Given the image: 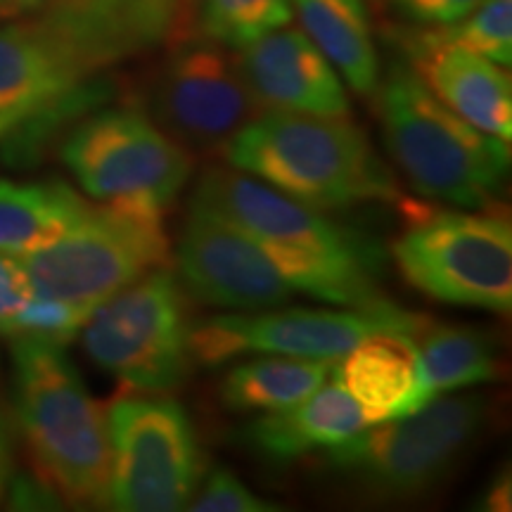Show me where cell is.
I'll list each match as a JSON object with an SVG mask.
<instances>
[{"label": "cell", "instance_id": "7a4b0ae2", "mask_svg": "<svg viewBox=\"0 0 512 512\" xmlns=\"http://www.w3.org/2000/svg\"><path fill=\"white\" fill-rule=\"evenodd\" d=\"M12 406L41 482L62 501L100 508L110 498L107 415L60 344L12 337Z\"/></svg>", "mask_w": 512, "mask_h": 512}, {"label": "cell", "instance_id": "30bf717a", "mask_svg": "<svg viewBox=\"0 0 512 512\" xmlns=\"http://www.w3.org/2000/svg\"><path fill=\"white\" fill-rule=\"evenodd\" d=\"M38 297L95 306L157 268H169L171 242L162 216L91 204L53 245L19 256Z\"/></svg>", "mask_w": 512, "mask_h": 512}, {"label": "cell", "instance_id": "5bb4252c", "mask_svg": "<svg viewBox=\"0 0 512 512\" xmlns=\"http://www.w3.org/2000/svg\"><path fill=\"white\" fill-rule=\"evenodd\" d=\"M178 271L190 297L226 311L275 309L290 302L294 290L247 233L192 202L178 245Z\"/></svg>", "mask_w": 512, "mask_h": 512}, {"label": "cell", "instance_id": "8992f818", "mask_svg": "<svg viewBox=\"0 0 512 512\" xmlns=\"http://www.w3.org/2000/svg\"><path fill=\"white\" fill-rule=\"evenodd\" d=\"M482 394L437 396L406 418L325 448V463L373 501H415L451 477L489 422Z\"/></svg>", "mask_w": 512, "mask_h": 512}, {"label": "cell", "instance_id": "9a60e30c", "mask_svg": "<svg viewBox=\"0 0 512 512\" xmlns=\"http://www.w3.org/2000/svg\"><path fill=\"white\" fill-rule=\"evenodd\" d=\"M238 55L261 110L349 117L342 81L304 31L280 27L240 48Z\"/></svg>", "mask_w": 512, "mask_h": 512}, {"label": "cell", "instance_id": "9c48e42d", "mask_svg": "<svg viewBox=\"0 0 512 512\" xmlns=\"http://www.w3.org/2000/svg\"><path fill=\"white\" fill-rule=\"evenodd\" d=\"M392 245L403 278L441 304L512 309V226L503 214L427 211Z\"/></svg>", "mask_w": 512, "mask_h": 512}, {"label": "cell", "instance_id": "4fadbf2b", "mask_svg": "<svg viewBox=\"0 0 512 512\" xmlns=\"http://www.w3.org/2000/svg\"><path fill=\"white\" fill-rule=\"evenodd\" d=\"M422 320L418 313L403 311L392 302L380 309H290L256 316H216L192 325L190 354L204 368L223 366L249 351L337 361L377 330H401L413 337Z\"/></svg>", "mask_w": 512, "mask_h": 512}, {"label": "cell", "instance_id": "52a82bcc", "mask_svg": "<svg viewBox=\"0 0 512 512\" xmlns=\"http://www.w3.org/2000/svg\"><path fill=\"white\" fill-rule=\"evenodd\" d=\"M190 320L181 280L157 268L93 306L81 328L95 366L136 392H171L192 366Z\"/></svg>", "mask_w": 512, "mask_h": 512}, {"label": "cell", "instance_id": "44dd1931", "mask_svg": "<svg viewBox=\"0 0 512 512\" xmlns=\"http://www.w3.org/2000/svg\"><path fill=\"white\" fill-rule=\"evenodd\" d=\"M328 358L271 354L240 363L223 377L221 401L230 411H283L304 401L332 373Z\"/></svg>", "mask_w": 512, "mask_h": 512}, {"label": "cell", "instance_id": "1f68e13d", "mask_svg": "<svg viewBox=\"0 0 512 512\" xmlns=\"http://www.w3.org/2000/svg\"><path fill=\"white\" fill-rule=\"evenodd\" d=\"M48 3V0H0V12H24V10H34L38 5Z\"/></svg>", "mask_w": 512, "mask_h": 512}, {"label": "cell", "instance_id": "d4e9b609", "mask_svg": "<svg viewBox=\"0 0 512 512\" xmlns=\"http://www.w3.org/2000/svg\"><path fill=\"white\" fill-rule=\"evenodd\" d=\"M91 311L93 306L60 302V299L31 294L24 309L12 320L8 337H36L64 347V344L72 342L79 335Z\"/></svg>", "mask_w": 512, "mask_h": 512}, {"label": "cell", "instance_id": "ba28073f", "mask_svg": "<svg viewBox=\"0 0 512 512\" xmlns=\"http://www.w3.org/2000/svg\"><path fill=\"white\" fill-rule=\"evenodd\" d=\"M64 166L93 200L164 216L192 176L188 147L133 107L102 110L62 140Z\"/></svg>", "mask_w": 512, "mask_h": 512}, {"label": "cell", "instance_id": "ac0fdd59", "mask_svg": "<svg viewBox=\"0 0 512 512\" xmlns=\"http://www.w3.org/2000/svg\"><path fill=\"white\" fill-rule=\"evenodd\" d=\"M366 425L358 403L337 382H323L304 401L249 422L240 441L266 463L285 465L316 448L342 444Z\"/></svg>", "mask_w": 512, "mask_h": 512}, {"label": "cell", "instance_id": "603a6c76", "mask_svg": "<svg viewBox=\"0 0 512 512\" xmlns=\"http://www.w3.org/2000/svg\"><path fill=\"white\" fill-rule=\"evenodd\" d=\"M292 0H202L197 36L240 50L292 22Z\"/></svg>", "mask_w": 512, "mask_h": 512}, {"label": "cell", "instance_id": "e0dca14e", "mask_svg": "<svg viewBox=\"0 0 512 512\" xmlns=\"http://www.w3.org/2000/svg\"><path fill=\"white\" fill-rule=\"evenodd\" d=\"M337 361L335 382L358 403L368 425L406 418L432 401L422 382L418 349L406 332L377 330Z\"/></svg>", "mask_w": 512, "mask_h": 512}, {"label": "cell", "instance_id": "3957f363", "mask_svg": "<svg viewBox=\"0 0 512 512\" xmlns=\"http://www.w3.org/2000/svg\"><path fill=\"white\" fill-rule=\"evenodd\" d=\"M238 169L320 211L363 202L406 204L389 166L347 117L264 110L223 150Z\"/></svg>", "mask_w": 512, "mask_h": 512}, {"label": "cell", "instance_id": "7402d4cb", "mask_svg": "<svg viewBox=\"0 0 512 512\" xmlns=\"http://www.w3.org/2000/svg\"><path fill=\"white\" fill-rule=\"evenodd\" d=\"M304 34L342 72L358 95H373L380 83V60L370 41L368 17L344 0H292Z\"/></svg>", "mask_w": 512, "mask_h": 512}, {"label": "cell", "instance_id": "836d02e7", "mask_svg": "<svg viewBox=\"0 0 512 512\" xmlns=\"http://www.w3.org/2000/svg\"><path fill=\"white\" fill-rule=\"evenodd\" d=\"M171 5H174V0H171Z\"/></svg>", "mask_w": 512, "mask_h": 512}, {"label": "cell", "instance_id": "6da1fadb", "mask_svg": "<svg viewBox=\"0 0 512 512\" xmlns=\"http://www.w3.org/2000/svg\"><path fill=\"white\" fill-rule=\"evenodd\" d=\"M207 207L247 233L278 266L294 292L349 309H380L384 249L361 230L328 219L238 169H209L192 192Z\"/></svg>", "mask_w": 512, "mask_h": 512}, {"label": "cell", "instance_id": "d6a6232c", "mask_svg": "<svg viewBox=\"0 0 512 512\" xmlns=\"http://www.w3.org/2000/svg\"><path fill=\"white\" fill-rule=\"evenodd\" d=\"M344 3L349 5V8H354L356 12H361V15L368 17V8H366V0H344Z\"/></svg>", "mask_w": 512, "mask_h": 512}, {"label": "cell", "instance_id": "4dcf8cb0", "mask_svg": "<svg viewBox=\"0 0 512 512\" xmlns=\"http://www.w3.org/2000/svg\"><path fill=\"white\" fill-rule=\"evenodd\" d=\"M512 484H510V475L508 472H501L494 482L489 484L486 494L482 496V505L479 508L489 510V512H501V510H510V501H512Z\"/></svg>", "mask_w": 512, "mask_h": 512}, {"label": "cell", "instance_id": "2e32d148", "mask_svg": "<svg viewBox=\"0 0 512 512\" xmlns=\"http://www.w3.org/2000/svg\"><path fill=\"white\" fill-rule=\"evenodd\" d=\"M401 46L418 79L448 110L489 136L512 138V83L501 64L441 41L430 27L403 31Z\"/></svg>", "mask_w": 512, "mask_h": 512}, {"label": "cell", "instance_id": "ffe728a7", "mask_svg": "<svg viewBox=\"0 0 512 512\" xmlns=\"http://www.w3.org/2000/svg\"><path fill=\"white\" fill-rule=\"evenodd\" d=\"M413 342L422 382L432 399L501 377V344L484 328L432 323L425 318L413 332Z\"/></svg>", "mask_w": 512, "mask_h": 512}, {"label": "cell", "instance_id": "4316f807", "mask_svg": "<svg viewBox=\"0 0 512 512\" xmlns=\"http://www.w3.org/2000/svg\"><path fill=\"white\" fill-rule=\"evenodd\" d=\"M31 294L34 290H31V283L19 259L0 254V335H10L12 320L24 309Z\"/></svg>", "mask_w": 512, "mask_h": 512}, {"label": "cell", "instance_id": "8fae6325", "mask_svg": "<svg viewBox=\"0 0 512 512\" xmlns=\"http://www.w3.org/2000/svg\"><path fill=\"white\" fill-rule=\"evenodd\" d=\"M112 510L174 512L188 508L202 482L204 456L190 415L157 392L124 394L110 403Z\"/></svg>", "mask_w": 512, "mask_h": 512}, {"label": "cell", "instance_id": "277c9868", "mask_svg": "<svg viewBox=\"0 0 512 512\" xmlns=\"http://www.w3.org/2000/svg\"><path fill=\"white\" fill-rule=\"evenodd\" d=\"M373 95L384 147L418 195L458 209H484L501 195L508 140L448 110L408 64H392Z\"/></svg>", "mask_w": 512, "mask_h": 512}, {"label": "cell", "instance_id": "f1b7e54d", "mask_svg": "<svg viewBox=\"0 0 512 512\" xmlns=\"http://www.w3.org/2000/svg\"><path fill=\"white\" fill-rule=\"evenodd\" d=\"M119 3H124L138 17V22L145 29H150L159 41L169 38L171 22H174V5H171V0H119Z\"/></svg>", "mask_w": 512, "mask_h": 512}, {"label": "cell", "instance_id": "83f0119b", "mask_svg": "<svg viewBox=\"0 0 512 512\" xmlns=\"http://www.w3.org/2000/svg\"><path fill=\"white\" fill-rule=\"evenodd\" d=\"M482 3L484 0H394L396 10L420 27L456 24Z\"/></svg>", "mask_w": 512, "mask_h": 512}, {"label": "cell", "instance_id": "cb8c5ba5", "mask_svg": "<svg viewBox=\"0 0 512 512\" xmlns=\"http://www.w3.org/2000/svg\"><path fill=\"white\" fill-rule=\"evenodd\" d=\"M441 41L508 67L512 62V0H484L479 8L446 27H430Z\"/></svg>", "mask_w": 512, "mask_h": 512}, {"label": "cell", "instance_id": "5b68a950", "mask_svg": "<svg viewBox=\"0 0 512 512\" xmlns=\"http://www.w3.org/2000/svg\"><path fill=\"white\" fill-rule=\"evenodd\" d=\"M131 50L98 0H62L36 22L0 29V138L74 98Z\"/></svg>", "mask_w": 512, "mask_h": 512}, {"label": "cell", "instance_id": "484cf974", "mask_svg": "<svg viewBox=\"0 0 512 512\" xmlns=\"http://www.w3.org/2000/svg\"><path fill=\"white\" fill-rule=\"evenodd\" d=\"M192 512H273L278 505L256 496L245 482L230 470H214L204 479L202 489L197 486L188 508Z\"/></svg>", "mask_w": 512, "mask_h": 512}, {"label": "cell", "instance_id": "f546056e", "mask_svg": "<svg viewBox=\"0 0 512 512\" xmlns=\"http://www.w3.org/2000/svg\"><path fill=\"white\" fill-rule=\"evenodd\" d=\"M202 0H174V22H171L169 43L188 41V38L197 36V15H200Z\"/></svg>", "mask_w": 512, "mask_h": 512}, {"label": "cell", "instance_id": "d6986e66", "mask_svg": "<svg viewBox=\"0 0 512 512\" xmlns=\"http://www.w3.org/2000/svg\"><path fill=\"white\" fill-rule=\"evenodd\" d=\"M86 202L62 181H0V254L29 256L67 235L83 216Z\"/></svg>", "mask_w": 512, "mask_h": 512}, {"label": "cell", "instance_id": "7c38bea8", "mask_svg": "<svg viewBox=\"0 0 512 512\" xmlns=\"http://www.w3.org/2000/svg\"><path fill=\"white\" fill-rule=\"evenodd\" d=\"M147 110L166 136L207 155L226 150L230 138L264 112L249 91L238 50L204 36L171 46Z\"/></svg>", "mask_w": 512, "mask_h": 512}]
</instances>
